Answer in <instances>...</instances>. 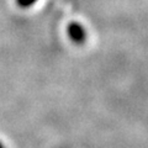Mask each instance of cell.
I'll list each match as a JSON object with an SVG mask.
<instances>
[{"label":"cell","instance_id":"cell-2","mask_svg":"<svg viewBox=\"0 0 148 148\" xmlns=\"http://www.w3.org/2000/svg\"><path fill=\"white\" fill-rule=\"evenodd\" d=\"M38 0H15V3H16V5L18 8H21V9H27V8H30L34 4H36Z\"/></svg>","mask_w":148,"mask_h":148},{"label":"cell","instance_id":"cell-3","mask_svg":"<svg viewBox=\"0 0 148 148\" xmlns=\"http://www.w3.org/2000/svg\"><path fill=\"white\" fill-rule=\"evenodd\" d=\"M0 148H5V146H4V143L0 141Z\"/></svg>","mask_w":148,"mask_h":148},{"label":"cell","instance_id":"cell-1","mask_svg":"<svg viewBox=\"0 0 148 148\" xmlns=\"http://www.w3.org/2000/svg\"><path fill=\"white\" fill-rule=\"evenodd\" d=\"M67 34L73 43L83 45L86 41V31L79 22H71L67 27Z\"/></svg>","mask_w":148,"mask_h":148}]
</instances>
